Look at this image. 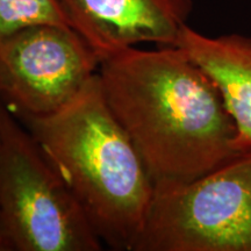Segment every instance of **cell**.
<instances>
[{
    "instance_id": "3",
    "label": "cell",
    "mask_w": 251,
    "mask_h": 251,
    "mask_svg": "<svg viewBox=\"0 0 251 251\" xmlns=\"http://www.w3.org/2000/svg\"><path fill=\"white\" fill-rule=\"evenodd\" d=\"M0 230L8 251L102 249L67 184L29 131L2 103Z\"/></svg>"
},
{
    "instance_id": "9",
    "label": "cell",
    "mask_w": 251,
    "mask_h": 251,
    "mask_svg": "<svg viewBox=\"0 0 251 251\" xmlns=\"http://www.w3.org/2000/svg\"><path fill=\"white\" fill-rule=\"evenodd\" d=\"M0 251H8V250H7V247H6V243H5L4 237H2L1 230H0Z\"/></svg>"
},
{
    "instance_id": "8",
    "label": "cell",
    "mask_w": 251,
    "mask_h": 251,
    "mask_svg": "<svg viewBox=\"0 0 251 251\" xmlns=\"http://www.w3.org/2000/svg\"><path fill=\"white\" fill-rule=\"evenodd\" d=\"M40 25L71 27L59 0H0V40Z\"/></svg>"
},
{
    "instance_id": "5",
    "label": "cell",
    "mask_w": 251,
    "mask_h": 251,
    "mask_svg": "<svg viewBox=\"0 0 251 251\" xmlns=\"http://www.w3.org/2000/svg\"><path fill=\"white\" fill-rule=\"evenodd\" d=\"M99 67L71 27L26 28L0 40V103L14 117L50 114L76 98Z\"/></svg>"
},
{
    "instance_id": "4",
    "label": "cell",
    "mask_w": 251,
    "mask_h": 251,
    "mask_svg": "<svg viewBox=\"0 0 251 251\" xmlns=\"http://www.w3.org/2000/svg\"><path fill=\"white\" fill-rule=\"evenodd\" d=\"M133 251H251V151L194 180L155 184Z\"/></svg>"
},
{
    "instance_id": "6",
    "label": "cell",
    "mask_w": 251,
    "mask_h": 251,
    "mask_svg": "<svg viewBox=\"0 0 251 251\" xmlns=\"http://www.w3.org/2000/svg\"><path fill=\"white\" fill-rule=\"evenodd\" d=\"M100 63L140 43L175 47L193 0H59Z\"/></svg>"
},
{
    "instance_id": "7",
    "label": "cell",
    "mask_w": 251,
    "mask_h": 251,
    "mask_svg": "<svg viewBox=\"0 0 251 251\" xmlns=\"http://www.w3.org/2000/svg\"><path fill=\"white\" fill-rule=\"evenodd\" d=\"M175 47L218 86L236 126L235 149L251 151V36L233 33L212 37L185 25Z\"/></svg>"
},
{
    "instance_id": "2",
    "label": "cell",
    "mask_w": 251,
    "mask_h": 251,
    "mask_svg": "<svg viewBox=\"0 0 251 251\" xmlns=\"http://www.w3.org/2000/svg\"><path fill=\"white\" fill-rule=\"evenodd\" d=\"M15 118L67 184L102 244L133 251L155 184L106 101L98 74L58 111Z\"/></svg>"
},
{
    "instance_id": "1",
    "label": "cell",
    "mask_w": 251,
    "mask_h": 251,
    "mask_svg": "<svg viewBox=\"0 0 251 251\" xmlns=\"http://www.w3.org/2000/svg\"><path fill=\"white\" fill-rule=\"evenodd\" d=\"M98 76L153 184L194 180L242 155L218 86L178 47L124 50Z\"/></svg>"
}]
</instances>
